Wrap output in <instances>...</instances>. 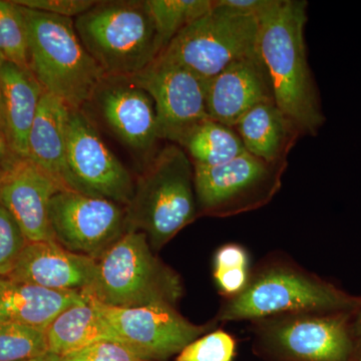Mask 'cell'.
<instances>
[{
    "label": "cell",
    "mask_w": 361,
    "mask_h": 361,
    "mask_svg": "<svg viewBox=\"0 0 361 361\" xmlns=\"http://www.w3.org/2000/svg\"><path fill=\"white\" fill-rule=\"evenodd\" d=\"M258 20L259 54L269 75L275 104L302 135H317L325 116L306 52L307 2L275 0Z\"/></svg>",
    "instance_id": "cell-1"
},
{
    "label": "cell",
    "mask_w": 361,
    "mask_h": 361,
    "mask_svg": "<svg viewBox=\"0 0 361 361\" xmlns=\"http://www.w3.org/2000/svg\"><path fill=\"white\" fill-rule=\"evenodd\" d=\"M353 296L293 261L271 257L251 270L245 288L224 298L216 322H257L296 313L351 312Z\"/></svg>",
    "instance_id": "cell-2"
},
{
    "label": "cell",
    "mask_w": 361,
    "mask_h": 361,
    "mask_svg": "<svg viewBox=\"0 0 361 361\" xmlns=\"http://www.w3.org/2000/svg\"><path fill=\"white\" fill-rule=\"evenodd\" d=\"M126 212L128 230L145 233L157 251L199 217L194 166L184 149L172 142L159 149L135 183Z\"/></svg>",
    "instance_id": "cell-3"
},
{
    "label": "cell",
    "mask_w": 361,
    "mask_h": 361,
    "mask_svg": "<svg viewBox=\"0 0 361 361\" xmlns=\"http://www.w3.org/2000/svg\"><path fill=\"white\" fill-rule=\"evenodd\" d=\"M20 7L27 26L33 75L45 92L71 110L84 108L106 75L80 42L75 20Z\"/></svg>",
    "instance_id": "cell-4"
},
{
    "label": "cell",
    "mask_w": 361,
    "mask_h": 361,
    "mask_svg": "<svg viewBox=\"0 0 361 361\" xmlns=\"http://www.w3.org/2000/svg\"><path fill=\"white\" fill-rule=\"evenodd\" d=\"M96 278L82 291L115 307H177L184 295L180 275L154 254L146 234L127 230L97 260Z\"/></svg>",
    "instance_id": "cell-5"
},
{
    "label": "cell",
    "mask_w": 361,
    "mask_h": 361,
    "mask_svg": "<svg viewBox=\"0 0 361 361\" xmlns=\"http://www.w3.org/2000/svg\"><path fill=\"white\" fill-rule=\"evenodd\" d=\"M80 42L106 78H130L161 49L147 0L97 1L75 20Z\"/></svg>",
    "instance_id": "cell-6"
},
{
    "label": "cell",
    "mask_w": 361,
    "mask_h": 361,
    "mask_svg": "<svg viewBox=\"0 0 361 361\" xmlns=\"http://www.w3.org/2000/svg\"><path fill=\"white\" fill-rule=\"evenodd\" d=\"M257 18L215 0L213 8L178 33L159 56L208 82L228 66L258 52Z\"/></svg>",
    "instance_id": "cell-7"
},
{
    "label": "cell",
    "mask_w": 361,
    "mask_h": 361,
    "mask_svg": "<svg viewBox=\"0 0 361 361\" xmlns=\"http://www.w3.org/2000/svg\"><path fill=\"white\" fill-rule=\"evenodd\" d=\"M351 312L296 313L251 322L256 343L279 361H358Z\"/></svg>",
    "instance_id": "cell-8"
},
{
    "label": "cell",
    "mask_w": 361,
    "mask_h": 361,
    "mask_svg": "<svg viewBox=\"0 0 361 361\" xmlns=\"http://www.w3.org/2000/svg\"><path fill=\"white\" fill-rule=\"evenodd\" d=\"M193 166L199 216L227 218L270 203L288 161L268 163L245 151L222 165Z\"/></svg>",
    "instance_id": "cell-9"
},
{
    "label": "cell",
    "mask_w": 361,
    "mask_h": 361,
    "mask_svg": "<svg viewBox=\"0 0 361 361\" xmlns=\"http://www.w3.org/2000/svg\"><path fill=\"white\" fill-rule=\"evenodd\" d=\"M87 297L113 327L116 342L149 361H166L177 356L217 322L195 324L173 306L115 307Z\"/></svg>",
    "instance_id": "cell-10"
},
{
    "label": "cell",
    "mask_w": 361,
    "mask_h": 361,
    "mask_svg": "<svg viewBox=\"0 0 361 361\" xmlns=\"http://www.w3.org/2000/svg\"><path fill=\"white\" fill-rule=\"evenodd\" d=\"M49 219L59 244L97 260L128 230L126 207L73 190L52 197Z\"/></svg>",
    "instance_id": "cell-11"
},
{
    "label": "cell",
    "mask_w": 361,
    "mask_h": 361,
    "mask_svg": "<svg viewBox=\"0 0 361 361\" xmlns=\"http://www.w3.org/2000/svg\"><path fill=\"white\" fill-rule=\"evenodd\" d=\"M126 78L153 99L161 140L179 145L197 123L209 118L205 80L161 56Z\"/></svg>",
    "instance_id": "cell-12"
},
{
    "label": "cell",
    "mask_w": 361,
    "mask_h": 361,
    "mask_svg": "<svg viewBox=\"0 0 361 361\" xmlns=\"http://www.w3.org/2000/svg\"><path fill=\"white\" fill-rule=\"evenodd\" d=\"M68 133V165L78 191L129 205L135 190L132 176L84 109L71 110Z\"/></svg>",
    "instance_id": "cell-13"
},
{
    "label": "cell",
    "mask_w": 361,
    "mask_h": 361,
    "mask_svg": "<svg viewBox=\"0 0 361 361\" xmlns=\"http://www.w3.org/2000/svg\"><path fill=\"white\" fill-rule=\"evenodd\" d=\"M92 102L118 139L149 163L161 141L152 97L128 78L106 77Z\"/></svg>",
    "instance_id": "cell-14"
},
{
    "label": "cell",
    "mask_w": 361,
    "mask_h": 361,
    "mask_svg": "<svg viewBox=\"0 0 361 361\" xmlns=\"http://www.w3.org/2000/svg\"><path fill=\"white\" fill-rule=\"evenodd\" d=\"M61 190L65 189L27 158H16L0 171V201L28 242L56 241L49 206Z\"/></svg>",
    "instance_id": "cell-15"
},
{
    "label": "cell",
    "mask_w": 361,
    "mask_h": 361,
    "mask_svg": "<svg viewBox=\"0 0 361 361\" xmlns=\"http://www.w3.org/2000/svg\"><path fill=\"white\" fill-rule=\"evenodd\" d=\"M275 103L272 84L259 51L228 66L206 82L209 118L233 128L257 104Z\"/></svg>",
    "instance_id": "cell-16"
},
{
    "label": "cell",
    "mask_w": 361,
    "mask_h": 361,
    "mask_svg": "<svg viewBox=\"0 0 361 361\" xmlns=\"http://www.w3.org/2000/svg\"><path fill=\"white\" fill-rule=\"evenodd\" d=\"M97 268V259L56 241L28 242L7 278L51 290L82 292L92 286Z\"/></svg>",
    "instance_id": "cell-17"
},
{
    "label": "cell",
    "mask_w": 361,
    "mask_h": 361,
    "mask_svg": "<svg viewBox=\"0 0 361 361\" xmlns=\"http://www.w3.org/2000/svg\"><path fill=\"white\" fill-rule=\"evenodd\" d=\"M70 111L63 101L44 92L28 135L27 159L63 189L78 192L68 165Z\"/></svg>",
    "instance_id": "cell-18"
},
{
    "label": "cell",
    "mask_w": 361,
    "mask_h": 361,
    "mask_svg": "<svg viewBox=\"0 0 361 361\" xmlns=\"http://www.w3.org/2000/svg\"><path fill=\"white\" fill-rule=\"evenodd\" d=\"M85 300L82 292L51 290L0 277V324L14 323L47 331L63 311Z\"/></svg>",
    "instance_id": "cell-19"
},
{
    "label": "cell",
    "mask_w": 361,
    "mask_h": 361,
    "mask_svg": "<svg viewBox=\"0 0 361 361\" xmlns=\"http://www.w3.org/2000/svg\"><path fill=\"white\" fill-rule=\"evenodd\" d=\"M233 129L245 151L268 163H285L299 137L295 123L275 103L257 104L244 114Z\"/></svg>",
    "instance_id": "cell-20"
},
{
    "label": "cell",
    "mask_w": 361,
    "mask_h": 361,
    "mask_svg": "<svg viewBox=\"0 0 361 361\" xmlns=\"http://www.w3.org/2000/svg\"><path fill=\"white\" fill-rule=\"evenodd\" d=\"M0 92L11 148L27 158L28 135L45 90L32 71L6 61L0 68Z\"/></svg>",
    "instance_id": "cell-21"
},
{
    "label": "cell",
    "mask_w": 361,
    "mask_h": 361,
    "mask_svg": "<svg viewBox=\"0 0 361 361\" xmlns=\"http://www.w3.org/2000/svg\"><path fill=\"white\" fill-rule=\"evenodd\" d=\"M45 334L49 353L58 357L70 355L96 342H116L113 327L87 296L85 302L63 311L51 322Z\"/></svg>",
    "instance_id": "cell-22"
},
{
    "label": "cell",
    "mask_w": 361,
    "mask_h": 361,
    "mask_svg": "<svg viewBox=\"0 0 361 361\" xmlns=\"http://www.w3.org/2000/svg\"><path fill=\"white\" fill-rule=\"evenodd\" d=\"M178 146L193 165H222L245 152L243 142L231 127L208 118L190 130Z\"/></svg>",
    "instance_id": "cell-23"
},
{
    "label": "cell",
    "mask_w": 361,
    "mask_h": 361,
    "mask_svg": "<svg viewBox=\"0 0 361 361\" xmlns=\"http://www.w3.org/2000/svg\"><path fill=\"white\" fill-rule=\"evenodd\" d=\"M147 4L163 51L178 33L209 13L215 0H147Z\"/></svg>",
    "instance_id": "cell-24"
},
{
    "label": "cell",
    "mask_w": 361,
    "mask_h": 361,
    "mask_svg": "<svg viewBox=\"0 0 361 361\" xmlns=\"http://www.w3.org/2000/svg\"><path fill=\"white\" fill-rule=\"evenodd\" d=\"M250 256L243 246L228 243L219 247L213 258V277L221 295H237L250 278Z\"/></svg>",
    "instance_id": "cell-25"
},
{
    "label": "cell",
    "mask_w": 361,
    "mask_h": 361,
    "mask_svg": "<svg viewBox=\"0 0 361 361\" xmlns=\"http://www.w3.org/2000/svg\"><path fill=\"white\" fill-rule=\"evenodd\" d=\"M0 54L8 63L30 71L27 26L23 8L13 1L0 0Z\"/></svg>",
    "instance_id": "cell-26"
},
{
    "label": "cell",
    "mask_w": 361,
    "mask_h": 361,
    "mask_svg": "<svg viewBox=\"0 0 361 361\" xmlns=\"http://www.w3.org/2000/svg\"><path fill=\"white\" fill-rule=\"evenodd\" d=\"M49 353L47 334L25 325L0 324V361H25Z\"/></svg>",
    "instance_id": "cell-27"
},
{
    "label": "cell",
    "mask_w": 361,
    "mask_h": 361,
    "mask_svg": "<svg viewBox=\"0 0 361 361\" xmlns=\"http://www.w3.org/2000/svg\"><path fill=\"white\" fill-rule=\"evenodd\" d=\"M234 336L222 329L207 332L176 356V361H233L236 355Z\"/></svg>",
    "instance_id": "cell-28"
},
{
    "label": "cell",
    "mask_w": 361,
    "mask_h": 361,
    "mask_svg": "<svg viewBox=\"0 0 361 361\" xmlns=\"http://www.w3.org/2000/svg\"><path fill=\"white\" fill-rule=\"evenodd\" d=\"M28 243L20 226L0 201V277H8Z\"/></svg>",
    "instance_id": "cell-29"
},
{
    "label": "cell",
    "mask_w": 361,
    "mask_h": 361,
    "mask_svg": "<svg viewBox=\"0 0 361 361\" xmlns=\"http://www.w3.org/2000/svg\"><path fill=\"white\" fill-rule=\"evenodd\" d=\"M59 361H149L118 342L103 341L59 357Z\"/></svg>",
    "instance_id": "cell-30"
},
{
    "label": "cell",
    "mask_w": 361,
    "mask_h": 361,
    "mask_svg": "<svg viewBox=\"0 0 361 361\" xmlns=\"http://www.w3.org/2000/svg\"><path fill=\"white\" fill-rule=\"evenodd\" d=\"M13 2L25 8L71 20L87 13L97 4L96 0H16Z\"/></svg>",
    "instance_id": "cell-31"
},
{
    "label": "cell",
    "mask_w": 361,
    "mask_h": 361,
    "mask_svg": "<svg viewBox=\"0 0 361 361\" xmlns=\"http://www.w3.org/2000/svg\"><path fill=\"white\" fill-rule=\"evenodd\" d=\"M221 6L237 11V13L247 14V16H262L266 11L275 4V0H218Z\"/></svg>",
    "instance_id": "cell-32"
},
{
    "label": "cell",
    "mask_w": 361,
    "mask_h": 361,
    "mask_svg": "<svg viewBox=\"0 0 361 361\" xmlns=\"http://www.w3.org/2000/svg\"><path fill=\"white\" fill-rule=\"evenodd\" d=\"M16 158H20V157L16 156L14 153L8 137L4 130H0V171L6 168Z\"/></svg>",
    "instance_id": "cell-33"
},
{
    "label": "cell",
    "mask_w": 361,
    "mask_h": 361,
    "mask_svg": "<svg viewBox=\"0 0 361 361\" xmlns=\"http://www.w3.org/2000/svg\"><path fill=\"white\" fill-rule=\"evenodd\" d=\"M353 334L358 361H361V301L353 314Z\"/></svg>",
    "instance_id": "cell-34"
},
{
    "label": "cell",
    "mask_w": 361,
    "mask_h": 361,
    "mask_svg": "<svg viewBox=\"0 0 361 361\" xmlns=\"http://www.w3.org/2000/svg\"><path fill=\"white\" fill-rule=\"evenodd\" d=\"M0 130L7 135L6 118H4V104H2L1 92H0Z\"/></svg>",
    "instance_id": "cell-35"
},
{
    "label": "cell",
    "mask_w": 361,
    "mask_h": 361,
    "mask_svg": "<svg viewBox=\"0 0 361 361\" xmlns=\"http://www.w3.org/2000/svg\"><path fill=\"white\" fill-rule=\"evenodd\" d=\"M25 361H59V357L56 355H52V353H47V355L39 356V357Z\"/></svg>",
    "instance_id": "cell-36"
},
{
    "label": "cell",
    "mask_w": 361,
    "mask_h": 361,
    "mask_svg": "<svg viewBox=\"0 0 361 361\" xmlns=\"http://www.w3.org/2000/svg\"><path fill=\"white\" fill-rule=\"evenodd\" d=\"M6 61L4 59V56H2V54H0V68H1V66L4 65Z\"/></svg>",
    "instance_id": "cell-37"
}]
</instances>
